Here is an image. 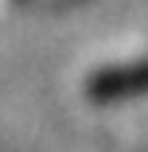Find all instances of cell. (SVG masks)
I'll return each instance as SVG.
<instances>
[{
  "mask_svg": "<svg viewBox=\"0 0 148 152\" xmlns=\"http://www.w3.org/2000/svg\"><path fill=\"white\" fill-rule=\"evenodd\" d=\"M90 94L98 102H113V98H133V94H148V63L136 66H105L90 78Z\"/></svg>",
  "mask_w": 148,
  "mask_h": 152,
  "instance_id": "obj_1",
  "label": "cell"
}]
</instances>
